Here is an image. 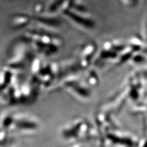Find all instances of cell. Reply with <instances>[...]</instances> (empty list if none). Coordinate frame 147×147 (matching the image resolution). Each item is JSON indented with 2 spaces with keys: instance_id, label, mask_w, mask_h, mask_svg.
<instances>
[{
  "instance_id": "obj_9",
  "label": "cell",
  "mask_w": 147,
  "mask_h": 147,
  "mask_svg": "<svg viewBox=\"0 0 147 147\" xmlns=\"http://www.w3.org/2000/svg\"><path fill=\"white\" fill-rule=\"evenodd\" d=\"M125 1L126 3H127V4H134L135 3H137V0H123Z\"/></svg>"
},
{
  "instance_id": "obj_3",
  "label": "cell",
  "mask_w": 147,
  "mask_h": 147,
  "mask_svg": "<svg viewBox=\"0 0 147 147\" xmlns=\"http://www.w3.org/2000/svg\"><path fill=\"white\" fill-rule=\"evenodd\" d=\"M56 84L55 90L66 91L79 100H86L91 96L89 85L78 72L69 74L61 77Z\"/></svg>"
},
{
  "instance_id": "obj_6",
  "label": "cell",
  "mask_w": 147,
  "mask_h": 147,
  "mask_svg": "<svg viewBox=\"0 0 147 147\" xmlns=\"http://www.w3.org/2000/svg\"><path fill=\"white\" fill-rule=\"evenodd\" d=\"M95 53V46L93 44H86L80 48L76 60L80 70L87 69L91 63Z\"/></svg>"
},
{
  "instance_id": "obj_2",
  "label": "cell",
  "mask_w": 147,
  "mask_h": 147,
  "mask_svg": "<svg viewBox=\"0 0 147 147\" xmlns=\"http://www.w3.org/2000/svg\"><path fill=\"white\" fill-rule=\"evenodd\" d=\"M24 40L35 52L44 57L56 54L61 46L58 38L45 32L28 31L24 35Z\"/></svg>"
},
{
  "instance_id": "obj_1",
  "label": "cell",
  "mask_w": 147,
  "mask_h": 147,
  "mask_svg": "<svg viewBox=\"0 0 147 147\" xmlns=\"http://www.w3.org/2000/svg\"><path fill=\"white\" fill-rule=\"evenodd\" d=\"M41 126L40 119L29 113L5 112L0 116V127L11 135L34 134Z\"/></svg>"
},
{
  "instance_id": "obj_4",
  "label": "cell",
  "mask_w": 147,
  "mask_h": 147,
  "mask_svg": "<svg viewBox=\"0 0 147 147\" xmlns=\"http://www.w3.org/2000/svg\"><path fill=\"white\" fill-rule=\"evenodd\" d=\"M91 126L86 119L76 118L64 125L60 131L62 139L69 142H80L92 137Z\"/></svg>"
},
{
  "instance_id": "obj_5",
  "label": "cell",
  "mask_w": 147,
  "mask_h": 147,
  "mask_svg": "<svg viewBox=\"0 0 147 147\" xmlns=\"http://www.w3.org/2000/svg\"><path fill=\"white\" fill-rule=\"evenodd\" d=\"M34 57L35 55L30 46V47L24 46L17 51L13 52L7 60L6 66L17 73L22 74L23 71L29 70Z\"/></svg>"
},
{
  "instance_id": "obj_7",
  "label": "cell",
  "mask_w": 147,
  "mask_h": 147,
  "mask_svg": "<svg viewBox=\"0 0 147 147\" xmlns=\"http://www.w3.org/2000/svg\"><path fill=\"white\" fill-rule=\"evenodd\" d=\"M63 12L67 17L78 25L87 29H92L95 26V22L91 18L82 15L80 12L72 11L70 9H65Z\"/></svg>"
},
{
  "instance_id": "obj_10",
  "label": "cell",
  "mask_w": 147,
  "mask_h": 147,
  "mask_svg": "<svg viewBox=\"0 0 147 147\" xmlns=\"http://www.w3.org/2000/svg\"><path fill=\"white\" fill-rule=\"evenodd\" d=\"M71 147H85V146L83 144H82L81 143H80V142H77V144H74Z\"/></svg>"
},
{
  "instance_id": "obj_8",
  "label": "cell",
  "mask_w": 147,
  "mask_h": 147,
  "mask_svg": "<svg viewBox=\"0 0 147 147\" xmlns=\"http://www.w3.org/2000/svg\"><path fill=\"white\" fill-rule=\"evenodd\" d=\"M66 0H54L50 4V6L49 7V12L50 13H53L57 11L58 9L63 7V4L65 3Z\"/></svg>"
}]
</instances>
